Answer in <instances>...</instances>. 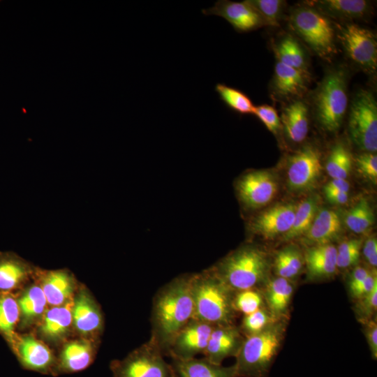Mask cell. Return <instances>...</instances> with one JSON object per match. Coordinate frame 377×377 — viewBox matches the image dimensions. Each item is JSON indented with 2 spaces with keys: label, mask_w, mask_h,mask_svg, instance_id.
I'll return each mask as SVG.
<instances>
[{
  "label": "cell",
  "mask_w": 377,
  "mask_h": 377,
  "mask_svg": "<svg viewBox=\"0 0 377 377\" xmlns=\"http://www.w3.org/2000/svg\"><path fill=\"white\" fill-rule=\"evenodd\" d=\"M191 275H182L172 279L161 287L153 299L150 338L165 356H168L177 334L194 318Z\"/></svg>",
  "instance_id": "6da1fadb"
},
{
  "label": "cell",
  "mask_w": 377,
  "mask_h": 377,
  "mask_svg": "<svg viewBox=\"0 0 377 377\" xmlns=\"http://www.w3.org/2000/svg\"><path fill=\"white\" fill-rule=\"evenodd\" d=\"M194 318L213 325L233 324L235 293L210 268L191 275Z\"/></svg>",
  "instance_id": "7a4b0ae2"
},
{
  "label": "cell",
  "mask_w": 377,
  "mask_h": 377,
  "mask_svg": "<svg viewBox=\"0 0 377 377\" xmlns=\"http://www.w3.org/2000/svg\"><path fill=\"white\" fill-rule=\"evenodd\" d=\"M267 253L257 246H242L211 269L234 292L254 289L269 274Z\"/></svg>",
  "instance_id": "3957f363"
},
{
  "label": "cell",
  "mask_w": 377,
  "mask_h": 377,
  "mask_svg": "<svg viewBox=\"0 0 377 377\" xmlns=\"http://www.w3.org/2000/svg\"><path fill=\"white\" fill-rule=\"evenodd\" d=\"M283 339V327L273 323L244 339L235 363L236 377H267Z\"/></svg>",
  "instance_id": "277c9868"
},
{
  "label": "cell",
  "mask_w": 377,
  "mask_h": 377,
  "mask_svg": "<svg viewBox=\"0 0 377 377\" xmlns=\"http://www.w3.org/2000/svg\"><path fill=\"white\" fill-rule=\"evenodd\" d=\"M348 105L346 77L341 69L329 71L313 96L316 119L321 128L330 133L341 127Z\"/></svg>",
  "instance_id": "5b68a950"
},
{
  "label": "cell",
  "mask_w": 377,
  "mask_h": 377,
  "mask_svg": "<svg viewBox=\"0 0 377 377\" xmlns=\"http://www.w3.org/2000/svg\"><path fill=\"white\" fill-rule=\"evenodd\" d=\"M290 24L295 31L323 58L331 57L334 51V29L321 13L311 7H300L291 13Z\"/></svg>",
  "instance_id": "8992f818"
},
{
  "label": "cell",
  "mask_w": 377,
  "mask_h": 377,
  "mask_svg": "<svg viewBox=\"0 0 377 377\" xmlns=\"http://www.w3.org/2000/svg\"><path fill=\"white\" fill-rule=\"evenodd\" d=\"M151 338L121 360L110 364L113 377H172L170 363Z\"/></svg>",
  "instance_id": "52a82bcc"
},
{
  "label": "cell",
  "mask_w": 377,
  "mask_h": 377,
  "mask_svg": "<svg viewBox=\"0 0 377 377\" xmlns=\"http://www.w3.org/2000/svg\"><path fill=\"white\" fill-rule=\"evenodd\" d=\"M348 130L353 143L361 150H377V103L374 94L362 89L355 96L350 110Z\"/></svg>",
  "instance_id": "ba28073f"
},
{
  "label": "cell",
  "mask_w": 377,
  "mask_h": 377,
  "mask_svg": "<svg viewBox=\"0 0 377 377\" xmlns=\"http://www.w3.org/2000/svg\"><path fill=\"white\" fill-rule=\"evenodd\" d=\"M339 38L348 57L368 73H374L377 66V43L369 29L348 23L339 28Z\"/></svg>",
  "instance_id": "9c48e42d"
},
{
  "label": "cell",
  "mask_w": 377,
  "mask_h": 377,
  "mask_svg": "<svg viewBox=\"0 0 377 377\" xmlns=\"http://www.w3.org/2000/svg\"><path fill=\"white\" fill-rule=\"evenodd\" d=\"M322 170L320 154L314 147L306 145L290 156L287 185L290 191H309L314 188Z\"/></svg>",
  "instance_id": "30bf717a"
},
{
  "label": "cell",
  "mask_w": 377,
  "mask_h": 377,
  "mask_svg": "<svg viewBox=\"0 0 377 377\" xmlns=\"http://www.w3.org/2000/svg\"><path fill=\"white\" fill-rule=\"evenodd\" d=\"M242 202L249 209H258L269 204L276 195L279 183L274 174L260 170L244 175L237 183Z\"/></svg>",
  "instance_id": "8fae6325"
},
{
  "label": "cell",
  "mask_w": 377,
  "mask_h": 377,
  "mask_svg": "<svg viewBox=\"0 0 377 377\" xmlns=\"http://www.w3.org/2000/svg\"><path fill=\"white\" fill-rule=\"evenodd\" d=\"M214 326L195 318L191 319L174 338L168 356L190 359L203 354Z\"/></svg>",
  "instance_id": "7c38bea8"
},
{
  "label": "cell",
  "mask_w": 377,
  "mask_h": 377,
  "mask_svg": "<svg viewBox=\"0 0 377 377\" xmlns=\"http://www.w3.org/2000/svg\"><path fill=\"white\" fill-rule=\"evenodd\" d=\"M297 205L293 202L276 204L260 212L251 221L252 232L265 239L283 237L293 225Z\"/></svg>",
  "instance_id": "4fadbf2b"
},
{
  "label": "cell",
  "mask_w": 377,
  "mask_h": 377,
  "mask_svg": "<svg viewBox=\"0 0 377 377\" xmlns=\"http://www.w3.org/2000/svg\"><path fill=\"white\" fill-rule=\"evenodd\" d=\"M202 13L224 18L238 32L251 31L263 24L259 14L246 1H218L213 7L202 9Z\"/></svg>",
  "instance_id": "5bb4252c"
},
{
  "label": "cell",
  "mask_w": 377,
  "mask_h": 377,
  "mask_svg": "<svg viewBox=\"0 0 377 377\" xmlns=\"http://www.w3.org/2000/svg\"><path fill=\"white\" fill-rule=\"evenodd\" d=\"M13 343L24 368L43 374L56 373L57 360L49 348L41 341L27 335L16 337Z\"/></svg>",
  "instance_id": "9a60e30c"
},
{
  "label": "cell",
  "mask_w": 377,
  "mask_h": 377,
  "mask_svg": "<svg viewBox=\"0 0 377 377\" xmlns=\"http://www.w3.org/2000/svg\"><path fill=\"white\" fill-rule=\"evenodd\" d=\"M244 340L239 329L233 324L214 325L203 353L204 357L212 363L222 364L226 358L237 356Z\"/></svg>",
  "instance_id": "2e32d148"
},
{
  "label": "cell",
  "mask_w": 377,
  "mask_h": 377,
  "mask_svg": "<svg viewBox=\"0 0 377 377\" xmlns=\"http://www.w3.org/2000/svg\"><path fill=\"white\" fill-rule=\"evenodd\" d=\"M73 324L83 334L98 333L103 327L101 311L92 297L85 290H80L73 300Z\"/></svg>",
  "instance_id": "e0dca14e"
},
{
  "label": "cell",
  "mask_w": 377,
  "mask_h": 377,
  "mask_svg": "<svg viewBox=\"0 0 377 377\" xmlns=\"http://www.w3.org/2000/svg\"><path fill=\"white\" fill-rule=\"evenodd\" d=\"M40 282L47 302L50 306H60L71 300L75 281L68 271L57 269L40 272Z\"/></svg>",
  "instance_id": "ac0fdd59"
},
{
  "label": "cell",
  "mask_w": 377,
  "mask_h": 377,
  "mask_svg": "<svg viewBox=\"0 0 377 377\" xmlns=\"http://www.w3.org/2000/svg\"><path fill=\"white\" fill-rule=\"evenodd\" d=\"M172 377H236L235 365L224 367L206 358H171Z\"/></svg>",
  "instance_id": "d6986e66"
},
{
  "label": "cell",
  "mask_w": 377,
  "mask_h": 377,
  "mask_svg": "<svg viewBox=\"0 0 377 377\" xmlns=\"http://www.w3.org/2000/svg\"><path fill=\"white\" fill-rule=\"evenodd\" d=\"M342 222L339 214L330 209L318 211L309 230L303 235L306 242L315 245L331 244L342 233Z\"/></svg>",
  "instance_id": "ffe728a7"
},
{
  "label": "cell",
  "mask_w": 377,
  "mask_h": 377,
  "mask_svg": "<svg viewBox=\"0 0 377 377\" xmlns=\"http://www.w3.org/2000/svg\"><path fill=\"white\" fill-rule=\"evenodd\" d=\"M94 354V348L89 341L68 342L59 354L56 373H75L84 370L92 363Z\"/></svg>",
  "instance_id": "44dd1931"
},
{
  "label": "cell",
  "mask_w": 377,
  "mask_h": 377,
  "mask_svg": "<svg viewBox=\"0 0 377 377\" xmlns=\"http://www.w3.org/2000/svg\"><path fill=\"white\" fill-rule=\"evenodd\" d=\"M304 260L310 279L330 278L337 270V248L332 244L314 245L306 250Z\"/></svg>",
  "instance_id": "7402d4cb"
},
{
  "label": "cell",
  "mask_w": 377,
  "mask_h": 377,
  "mask_svg": "<svg viewBox=\"0 0 377 377\" xmlns=\"http://www.w3.org/2000/svg\"><path fill=\"white\" fill-rule=\"evenodd\" d=\"M32 273V267L16 254L0 252V293L17 288Z\"/></svg>",
  "instance_id": "603a6c76"
},
{
  "label": "cell",
  "mask_w": 377,
  "mask_h": 377,
  "mask_svg": "<svg viewBox=\"0 0 377 377\" xmlns=\"http://www.w3.org/2000/svg\"><path fill=\"white\" fill-rule=\"evenodd\" d=\"M73 300L47 311L39 327L40 334L49 341H58L68 333L73 324Z\"/></svg>",
  "instance_id": "cb8c5ba5"
},
{
  "label": "cell",
  "mask_w": 377,
  "mask_h": 377,
  "mask_svg": "<svg viewBox=\"0 0 377 377\" xmlns=\"http://www.w3.org/2000/svg\"><path fill=\"white\" fill-rule=\"evenodd\" d=\"M307 4L334 18L353 20L362 18L370 11V3L364 0H318Z\"/></svg>",
  "instance_id": "d4e9b609"
},
{
  "label": "cell",
  "mask_w": 377,
  "mask_h": 377,
  "mask_svg": "<svg viewBox=\"0 0 377 377\" xmlns=\"http://www.w3.org/2000/svg\"><path fill=\"white\" fill-rule=\"evenodd\" d=\"M306 81L305 71L277 61L273 81L274 91L276 95L282 98L300 96L306 89Z\"/></svg>",
  "instance_id": "484cf974"
},
{
  "label": "cell",
  "mask_w": 377,
  "mask_h": 377,
  "mask_svg": "<svg viewBox=\"0 0 377 377\" xmlns=\"http://www.w3.org/2000/svg\"><path fill=\"white\" fill-rule=\"evenodd\" d=\"M281 122L289 140L294 142H302L309 131L306 105L300 100L291 102L283 109Z\"/></svg>",
  "instance_id": "4316f807"
},
{
  "label": "cell",
  "mask_w": 377,
  "mask_h": 377,
  "mask_svg": "<svg viewBox=\"0 0 377 377\" xmlns=\"http://www.w3.org/2000/svg\"><path fill=\"white\" fill-rule=\"evenodd\" d=\"M21 324L27 326L32 324L45 312L47 304L40 286L29 287L17 300Z\"/></svg>",
  "instance_id": "83f0119b"
},
{
  "label": "cell",
  "mask_w": 377,
  "mask_h": 377,
  "mask_svg": "<svg viewBox=\"0 0 377 377\" xmlns=\"http://www.w3.org/2000/svg\"><path fill=\"white\" fill-rule=\"evenodd\" d=\"M318 197L313 195L297 205L293 225L282 237L284 240H290L306 233L318 211Z\"/></svg>",
  "instance_id": "f1b7e54d"
},
{
  "label": "cell",
  "mask_w": 377,
  "mask_h": 377,
  "mask_svg": "<svg viewBox=\"0 0 377 377\" xmlns=\"http://www.w3.org/2000/svg\"><path fill=\"white\" fill-rule=\"evenodd\" d=\"M344 223L356 234H364L369 231L374 223V213L369 200H360L344 216Z\"/></svg>",
  "instance_id": "f546056e"
},
{
  "label": "cell",
  "mask_w": 377,
  "mask_h": 377,
  "mask_svg": "<svg viewBox=\"0 0 377 377\" xmlns=\"http://www.w3.org/2000/svg\"><path fill=\"white\" fill-rule=\"evenodd\" d=\"M293 293V286L288 279L277 277L267 285L265 298L272 313L280 315L288 308Z\"/></svg>",
  "instance_id": "4dcf8cb0"
},
{
  "label": "cell",
  "mask_w": 377,
  "mask_h": 377,
  "mask_svg": "<svg viewBox=\"0 0 377 377\" xmlns=\"http://www.w3.org/2000/svg\"><path fill=\"white\" fill-rule=\"evenodd\" d=\"M20 318L17 300L9 293H0V332L12 343L16 339L15 330Z\"/></svg>",
  "instance_id": "1f68e13d"
},
{
  "label": "cell",
  "mask_w": 377,
  "mask_h": 377,
  "mask_svg": "<svg viewBox=\"0 0 377 377\" xmlns=\"http://www.w3.org/2000/svg\"><path fill=\"white\" fill-rule=\"evenodd\" d=\"M304 261L302 253L296 246L285 247L276 255L275 273L279 277L286 279L294 278L301 272Z\"/></svg>",
  "instance_id": "d6a6232c"
},
{
  "label": "cell",
  "mask_w": 377,
  "mask_h": 377,
  "mask_svg": "<svg viewBox=\"0 0 377 377\" xmlns=\"http://www.w3.org/2000/svg\"><path fill=\"white\" fill-rule=\"evenodd\" d=\"M352 156L342 142L333 146L325 164L327 173L332 179H346L352 168Z\"/></svg>",
  "instance_id": "836d02e7"
},
{
  "label": "cell",
  "mask_w": 377,
  "mask_h": 377,
  "mask_svg": "<svg viewBox=\"0 0 377 377\" xmlns=\"http://www.w3.org/2000/svg\"><path fill=\"white\" fill-rule=\"evenodd\" d=\"M278 61L305 71L304 53L300 43L291 36L283 38L274 48Z\"/></svg>",
  "instance_id": "e575fe53"
},
{
  "label": "cell",
  "mask_w": 377,
  "mask_h": 377,
  "mask_svg": "<svg viewBox=\"0 0 377 377\" xmlns=\"http://www.w3.org/2000/svg\"><path fill=\"white\" fill-rule=\"evenodd\" d=\"M215 91L230 109L241 114H254L255 106L249 97L242 91L223 83L216 84Z\"/></svg>",
  "instance_id": "d590c367"
},
{
  "label": "cell",
  "mask_w": 377,
  "mask_h": 377,
  "mask_svg": "<svg viewBox=\"0 0 377 377\" xmlns=\"http://www.w3.org/2000/svg\"><path fill=\"white\" fill-rule=\"evenodd\" d=\"M259 14L263 24L279 27L282 14L283 1L281 0H247Z\"/></svg>",
  "instance_id": "8d00e7d4"
},
{
  "label": "cell",
  "mask_w": 377,
  "mask_h": 377,
  "mask_svg": "<svg viewBox=\"0 0 377 377\" xmlns=\"http://www.w3.org/2000/svg\"><path fill=\"white\" fill-rule=\"evenodd\" d=\"M362 242L358 239L346 240L337 248V267L345 269L357 263Z\"/></svg>",
  "instance_id": "74e56055"
},
{
  "label": "cell",
  "mask_w": 377,
  "mask_h": 377,
  "mask_svg": "<svg viewBox=\"0 0 377 377\" xmlns=\"http://www.w3.org/2000/svg\"><path fill=\"white\" fill-rule=\"evenodd\" d=\"M272 323V316L261 307L253 313L244 315L239 330L248 337L263 331Z\"/></svg>",
  "instance_id": "f35d334b"
},
{
  "label": "cell",
  "mask_w": 377,
  "mask_h": 377,
  "mask_svg": "<svg viewBox=\"0 0 377 377\" xmlns=\"http://www.w3.org/2000/svg\"><path fill=\"white\" fill-rule=\"evenodd\" d=\"M263 302L260 293L253 289H249L235 293L233 306L236 312L247 315L261 308Z\"/></svg>",
  "instance_id": "ab89813d"
},
{
  "label": "cell",
  "mask_w": 377,
  "mask_h": 377,
  "mask_svg": "<svg viewBox=\"0 0 377 377\" xmlns=\"http://www.w3.org/2000/svg\"><path fill=\"white\" fill-rule=\"evenodd\" d=\"M357 171L365 178L376 184L377 156L375 153L365 152L354 158Z\"/></svg>",
  "instance_id": "60d3db41"
},
{
  "label": "cell",
  "mask_w": 377,
  "mask_h": 377,
  "mask_svg": "<svg viewBox=\"0 0 377 377\" xmlns=\"http://www.w3.org/2000/svg\"><path fill=\"white\" fill-rule=\"evenodd\" d=\"M256 115L272 133L276 134L281 127V119L276 110L268 105L255 107Z\"/></svg>",
  "instance_id": "b9f144b4"
},
{
  "label": "cell",
  "mask_w": 377,
  "mask_h": 377,
  "mask_svg": "<svg viewBox=\"0 0 377 377\" xmlns=\"http://www.w3.org/2000/svg\"><path fill=\"white\" fill-rule=\"evenodd\" d=\"M357 304V312L363 319L367 320L373 315L377 308V286H376L369 293L359 299Z\"/></svg>",
  "instance_id": "7bdbcfd3"
},
{
  "label": "cell",
  "mask_w": 377,
  "mask_h": 377,
  "mask_svg": "<svg viewBox=\"0 0 377 377\" xmlns=\"http://www.w3.org/2000/svg\"><path fill=\"white\" fill-rule=\"evenodd\" d=\"M376 286H377L376 273L371 272L363 282L351 292V295L353 297L360 299L369 293Z\"/></svg>",
  "instance_id": "ee69618b"
},
{
  "label": "cell",
  "mask_w": 377,
  "mask_h": 377,
  "mask_svg": "<svg viewBox=\"0 0 377 377\" xmlns=\"http://www.w3.org/2000/svg\"><path fill=\"white\" fill-rule=\"evenodd\" d=\"M362 253L367 263L372 267L377 265V239L374 236L369 237L364 242Z\"/></svg>",
  "instance_id": "f6af8a7d"
},
{
  "label": "cell",
  "mask_w": 377,
  "mask_h": 377,
  "mask_svg": "<svg viewBox=\"0 0 377 377\" xmlns=\"http://www.w3.org/2000/svg\"><path fill=\"white\" fill-rule=\"evenodd\" d=\"M365 334L373 358L377 357V325L373 320H366Z\"/></svg>",
  "instance_id": "bcb514c9"
},
{
  "label": "cell",
  "mask_w": 377,
  "mask_h": 377,
  "mask_svg": "<svg viewBox=\"0 0 377 377\" xmlns=\"http://www.w3.org/2000/svg\"><path fill=\"white\" fill-rule=\"evenodd\" d=\"M370 271L363 267H357L350 278L348 286L350 293L356 289L370 274Z\"/></svg>",
  "instance_id": "7dc6e473"
},
{
  "label": "cell",
  "mask_w": 377,
  "mask_h": 377,
  "mask_svg": "<svg viewBox=\"0 0 377 377\" xmlns=\"http://www.w3.org/2000/svg\"><path fill=\"white\" fill-rule=\"evenodd\" d=\"M350 184L346 179H332L323 188V191H337L348 193Z\"/></svg>",
  "instance_id": "c3c4849f"
},
{
  "label": "cell",
  "mask_w": 377,
  "mask_h": 377,
  "mask_svg": "<svg viewBox=\"0 0 377 377\" xmlns=\"http://www.w3.org/2000/svg\"><path fill=\"white\" fill-rule=\"evenodd\" d=\"M327 200L332 204L343 205L348 200V193L337 191H324Z\"/></svg>",
  "instance_id": "681fc988"
}]
</instances>
